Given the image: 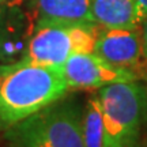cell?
<instances>
[{
  "instance_id": "1",
  "label": "cell",
  "mask_w": 147,
  "mask_h": 147,
  "mask_svg": "<svg viewBox=\"0 0 147 147\" xmlns=\"http://www.w3.org/2000/svg\"><path fill=\"white\" fill-rule=\"evenodd\" d=\"M68 89L63 67L21 63L0 67V131L63 98Z\"/></svg>"
},
{
  "instance_id": "2",
  "label": "cell",
  "mask_w": 147,
  "mask_h": 147,
  "mask_svg": "<svg viewBox=\"0 0 147 147\" xmlns=\"http://www.w3.org/2000/svg\"><path fill=\"white\" fill-rule=\"evenodd\" d=\"M82 115L72 102H53L3 131L4 147H84Z\"/></svg>"
},
{
  "instance_id": "3",
  "label": "cell",
  "mask_w": 147,
  "mask_h": 147,
  "mask_svg": "<svg viewBox=\"0 0 147 147\" xmlns=\"http://www.w3.org/2000/svg\"><path fill=\"white\" fill-rule=\"evenodd\" d=\"M106 147H138L147 120V87L138 80L117 82L98 91Z\"/></svg>"
},
{
  "instance_id": "4",
  "label": "cell",
  "mask_w": 147,
  "mask_h": 147,
  "mask_svg": "<svg viewBox=\"0 0 147 147\" xmlns=\"http://www.w3.org/2000/svg\"><path fill=\"white\" fill-rule=\"evenodd\" d=\"M94 53L112 67L129 72L136 80H147V55L143 47L140 27H102L95 44Z\"/></svg>"
},
{
  "instance_id": "5",
  "label": "cell",
  "mask_w": 147,
  "mask_h": 147,
  "mask_svg": "<svg viewBox=\"0 0 147 147\" xmlns=\"http://www.w3.org/2000/svg\"><path fill=\"white\" fill-rule=\"evenodd\" d=\"M36 27L29 0H10L0 23V67L16 64L25 57Z\"/></svg>"
},
{
  "instance_id": "6",
  "label": "cell",
  "mask_w": 147,
  "mask_h": 147,
  "mask_svg": "<svg viewBox=\"0 0 147 147\" xmlns=\"http://www.w3.org/2000/svg\"><path fill=\"white\" fill-rule=\"evenodd\" d=\"M74 53H76L74 42V23H37L27 52L19 63L63 67Z\"/></svg>"
},
{
  "instance_id": "7",
  "label": "cell",
  "mask_w": 147,
  "mask_h": 147,
  "mask_svg": "<svg viewBox=\"0 0 147 147\" xmlns=\"http://www.w3.org/2000/svg\"><path fill=\"white\" fill-rule=\"evenodd\" d=\"M69 89H101L117 82L136 80L129 72L112 67L95 53H74L63 65Z\"/></svg>"
},
{
  "instance_id": "8",
  "label": "cell",
  "mask_w": 147,
  "mask_h": 147,
  "mask_svg": "<svg viewBox=\"0 0 147 147\" xmlns=\"http://www.w3.org/2000/svg\"><path fill=\"white\" fill-rule=\"evenodd\" d=\"M37 23L94 22L91 0H29Z\"/></svg>"
},
{
  "instance_id": "9",
  "label": "cell",
  "mask_w": 147,
  "mask_h": 147,
  "mask_svg": "<svg viewBox=\"0 0 147 147\" xmlns=\"http://www.w3.org/2000/svg\"><path fill=\"white\" fill-rule=\"evenodd\" d=\"M91 15L104 29L140 27L136 0H91Z\"/></svg>"
},
{
  "instance_id": "10",
  "label": "cell",
  "mask_w": 147,
  "mask_h": 147,
  "mask_svg": "<svg viewBox=\"0 0 147 147\" xmlns=\"http://www.w3.org/2000/svg\"><path fill=\"white\" fill-rule=\"evenodd\" d=\"M82 124L84 147H106L104 116L98 95L91 97L86 102L82 115Z\"/></svg>"
},
{
  "instance_id": "11",
  "label": "cell",
  "mask_w": 147,
  "mask_h": 147,
  "mask_svg": "<svg viewBox=\"0 0 147 147\" xmlns=\"http://www.w3.org/2000/svg\"><path fill=\"white\" fill-rule=\"evenodd\" d=\"M138 1V14H139V21H142L147 16V0H136Z\"/></svg>"
},
{
  "instance_id": "12",
  "label": "cell",
  "mask_w": 147,
  "mask_h": 147,
  "mask_svg": "<svg viewBox=\"0 0 147 147\" xmlns=\"http://www.w3.org/2000/svg\"><path fill=\"white\" fill-rule=\"evenodd\" d=\"M140 34H142L143 47H144V51H146V55H147V16L140 23Z\"/></svg>"
},
{
  "instance_id": "13",
  "label": "cell",
  "mask_w": 147,
  "mask_h": 147,
  "mask_svg": "<svg viewBox=\"0 0 147 147\" xmlns=\"http://www.w3.org/2000/svg\"><path fill=\"white\" fill-rule=\"evenodd\" d=\"M8 1H10V0H0V23H1V19H3V16H4L5 10H7Z\"/></svg>"
}]
</instances>
